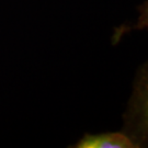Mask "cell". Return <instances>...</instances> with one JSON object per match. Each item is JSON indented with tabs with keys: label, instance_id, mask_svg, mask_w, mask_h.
<instances>
[{
	"label": "cell",
	"instance_id": "cell-1",
	"mask_svg": "<svg viewBox=\"0 0 148 148\" xmlns=\"http://www.w3.org/2000/svg\"><path fill=\"white\" fill-rule=\"evenodd\" d=\"M79 148H128L134 147V144L122 134L110 133L102 135H86L76 145Z\"/></svg>",
	"mask_w": 148,
	"mask_h": 148
}]
</instances>
